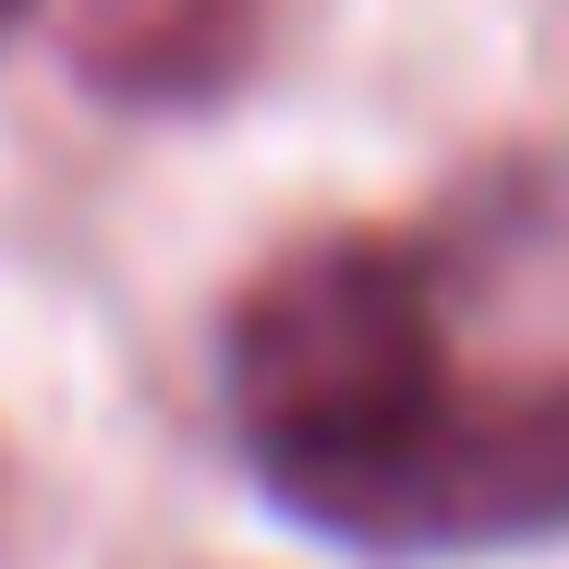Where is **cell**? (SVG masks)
Wrapping results in <instances>:
<instances>
[{"mask_svg": "<svg viewBox=\"0 0 569 569\" xmlns=\"http://www.w3.org/2000/svg\"><path fill=\"white\" fill-rule=\"evenodd\" d=\"M230 437L291 509L449 388V267L412 230H316L230 303Z\"/></svg>", "mask_w": 569, "mask_h": 569, "instance_id": "1", "label": "cell"}, {"mask_svg": "<svg viewBox=\"0 0 569 569\" xmlns=\"http://www.w3.org/2000/svg\"><path fill=\"white\" fill-rule=\"evenodd\" d=\"M363 558H472L569 533V363L546 376H449L412 425L291 497Z\"/></svg>", "mask_w": 569, "mask_h": 569, "instance_id": "2", "label": "cell"}, {"mask_svg": "<svg viewBox=\"0 0 569 569\" xmlns=\"http://www.w3.org/2000/svg\"><path fill=\"white\" fill-rule=\"evenodd\" d=\"M267 0H61V61L121 110H219L254 73Z\"/></svg>", "mask_w": 569, "mask_h": 569, "instance_id": "3", "label": "cell"}, {"mask_svg": "<svg viewBox=\"0 0 569 569\" xmlns=\"http://www.w3.org/2000/svg\"><path fill=\"white\" fill-rule=\"evenodd\" d=\"M24 12H37V0H0V37H12V24H24Z\"/></svg>", "mask_w": 569, "mask_h": 569, "instance_id": "4", "label": "cell"}]
</instances>
